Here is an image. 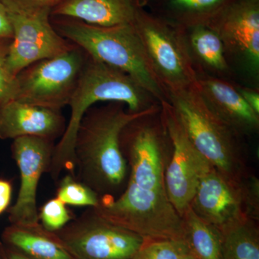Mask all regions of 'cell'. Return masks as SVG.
<instances>
[{
  "instance_id": "cell-22",
  "label": "cell",
  "mask_w": 259,
  "mask_h": 259,
  "mask_svg": "<svg viewBox=\"0 0 259 259\" xmlns=\"http://www.w3.org/2000/svg\"><path fill=\"white\" fill-rule=\"evenodd\" d=\"M56 197L66 205L97 207L100 196L88 186L67 174L58 182Z\"/></svg>"
},
{
  "instance_id": "cell-3",
  "label": "cell",
  "mask_w": 259,
  "mask_h": 259,
  "mask_svg": "<svg viewBox=\"0 0 259 259\" xmlns=\"http://www.w3.org/2000/svg\"><path fill=\"white\" fill-rule=\"evenodd\" d=\"M51 21L61 36L90 57L128 74L160 104L167 102L166 90L148 62L134 24L96 26L65 17H54Z\"/></svg>"
},
{
  "instance_id": "cell-28",
  "label": "cell",
  "mask_w": 259,
  "mask_h": 259,
  "mask_svg": "<svg viewBox=\"0 0 259 259\" xmlns=\"http://www.w3.org/2000/svg\"><path fill=\"white\" fill-rule=\"evenodd\" d=\"M13 194V185L10 180L0 179V214L9 207Z\"/></svg>"
},
{
  "instance_id": "cell-13",
  "label": "cell",
  "mask_w": 259,
  "mask_h": 259,
  "mask_svg": "<svg viewBox=\"0 0 259 259\" xmlns=\"http://www.w3.org/2000/svg\"><path fill=\"white\" fill-rule=\"evenodd\" d=\"M8 15L13 36L8 66L15 76L30 65L59 55L74 45L56 32L51 23V13L8 12Z\"/></svg>"
},
{
  "instance_id": "cell-18",
  "label": "cell",
  "mask_w": 259,
  "mask_h": 259,
  "mask_svg": "<svg viewBox=\"0 0 259 259\" xmlns=\"http://www.w3.org/2000/svg\"><path fill=\"white\" fill-rule=\"evenodd\" d=\"M3 244L32 259H75L55 233L40 223L34 226L10 224L2 234Z\"/></svg>"
},
{
  "instance_id": "cell-31",
  "label": "cell",
  "mask_w": 259,
  "mask_h": 259,
  "mask_svg": "<svg viewBox=\"0 0 259 259\" xmlns=\"http://www.w3.org/2000/svg\"><path fill=\"white\" fill-rule=\"evenodd\" d=\"M5 253H6L7 259H32L28 256L20 253L18 250L10 248L5 245Z\"/></svg>"
},
{
  "instance_id": "cell-15",
  "label": "cell",
  "mask_w": 259,
  "mask_h": 259,
  "mask_svg": "<svg viewBox=\"0 0 259 259\" xmlns=\"http://www.w3.org/2000/svg\"><path fill=\"white\" fill-rule=\"evenodd\" d=\"M66 119L54 110L13 100L0 107V139L36 136L55 141L64 134Z\"/></svg>"
},
{
  "instance_id": "cell-25",
  "label": "cell",
  "mask_w": 259,
  "mask_h": 259,
  "mask_svg": "<svg viewBox=\"0 0 259 259\" xmlns=\"http://www.w3.org/2000/svg\"><path fill=\"white\" fill-rule=\"evenodd\" d=\"M228 0H170L172 9L187 16L196 18H212L223 7L228 4Z\"/></svg>"
},
{
  "instance_id": "cell-6",
  "label": "cell",
  "mask_w": 259,
  "mask_h": 259,
  "mask_svg": "<svg viewBox=\"0 0 259 259\" xmlns=\"http://www.w3.org/2000/svg\"><path fill=\"white\" fill-rule=\"evenodd\" d=\"M133 24L148 62L166 93L198 88V74L183 34L148 14L140 5Z\"/></svg>"
},
{
  "instance_id": "cell-29",
  "label": "cell",
  "mask_w": 259,
  "mask_h": 259,
  "mask_svg": "<svg viewBox=\"0 0 259 259\" xmlns=\"http://www.w3.org/2000/svg\"><path fill=\"white\" fill-rule=\"evenodd\" d=\"M13 29L4 5L0 2V38H13Z\"/></svg>"
},
{
  "instance_id": "cell-10",
  "label": "cell",
  "mask_w": 259,
  "mask_h": 259,
  "mask_svg": "<svg viewBox=\"0 0 259 259\" xmlns=\"http://www.w3.org/2000/svg\"><path fill=\"white\" fill-rule=\"evenodd\" d=\"M161 116L172 146L171 159L165 169V187L182 217L190 208L199 180L212 166L191 143L168 102H161Z\"/></svg>"
},
{
  "instance_id": "cell-16",
  "label": "cell",
  "mask_w": 259,
  "mask_h": 259,
  "mask_svg": "<svg viewBox=\"0 0 259 259\" xmlns=\"http://www.w3.org/2000/svg\"><path fill=\"white\" fill-rule=\"evenodd\" d=\"M199 92L207 107L236 132L258 131L259 115L245 102L237 88L224 80L199 76Z\"/></svg>"
},
{
  "instance_id": "cell-20",
  "label": "cell",
  "mask_w": 259,
  "mask_h": 259,
  "mask_svg": "<svg viewBox=\"0 0 259 259\" xmlns=\"http://www.w3.org/2000/svg\"><path fill=\"white\" fill-rule=\"evenodd\" d=\"M191 56L202 66L218 73L228 69L226 49L219 34L208 24L199 22L191 26L188 40H186Z\"/></svg>"
},
{
  "instance_id": "cell-2",
  "label": "cell",
  "mask_w": 259,
  "mask_h": 259,
  "mask_svg": "<svg viewBox=\"0 0 259 259\" xmlns=\"http://www.w3.org/2000/svg\"><path fill=\"white\" fill-rule=\"evenodd\" d=\"M99 102H121L135 113L160 104L128 74L88 55L68 105L71 107L69 122L54 148L49 174L55 182H59L63 171L76 177L74 147L76 132L84 114Z\"/></svg>"
},
{
  "instance_id": "cell-24",
  "label": "cell",
  "mask_w": 259,
  "mask_h": 259,
  "mask_svg": "<svg viewBox=\"0 0 259 259\" xmlns=\"http://www.w3.org/2000/svg\"><path fill=\"white\" fill-rule=\"evenodd\" d=\"M39 221L48 231L55 233L60 231L74 219L72 214L62 201L58 197L49 199L38 212Z\"/></svg>"
},
{
  "instance_id": "cell-5",
  "label": "cell",
  "mask_w": 259,
  "mask_h": 259,
  "mask_svg": "<svg viewBox=\"0 0 259 259\" xmlns=\"http://www.w3.org/2000/svg\"><path fill=\"white\" fill-rule=\"evenodd\" d=\"M93 208L108 222L146 240L184 241L182 218L166 192L145 190L127 182L118 197L102 196Z\"/></svg>"
},
{
  "instance_id": "cell-14",
  "label": "cell",
  "mask_w": 259,
  "mask_h": 259,
  "mask_svg": "<svg viewBox=\"0 0 259 259\" xmlns=\"http://www.w3.org/2000/svg\"><path fill=\"white\" fill-rule=\"evenodd\" d=\"M219 34L226 51L241 58L250 71L259 69L258 0L228 3L212 18L202 22Z\"/></svg>"
},
{
  "instance_id": "cell-21",
  "label": "cell",
  "mask_w": 259,
  "mask_h": 259,
  "mask_svg": "<svg viewBox=\"0 0 259 259\" xmlns=\"http://www.w3.org/2000/svg\"><path fill=\"white\" fill-rule=\"evenodd\" d=\"M254 221L245 218L221 232L223 259H259L258 232Z\"/></svg>"
},
{
  "instance_id": "cell-33",
  "label": "cell",
  "mask_w": 259,
  "mask_h": 259,
  "mask_svg": "<svg viewBox=\"0 0 259 259\" xmlns=\"http://www.w3.org/2000/svg\"><path fill=\"white\" fill-rule=\"evenodd\" d=\"M182 259H195L194 258L193 256H192V255L190 254V253H187V255H185V256L183 257V258Z\"/></svg>"
},
{
  "instance_id": "cell-1",
  "label": "cell",
  "mask_w": 259,
  "mask_h": 259,
  "mask_svg": "<svg viewBox=\"0 0 259 259\" xmlns=\"http://www.w3.org/2000/svg\"><path fill=\"white\" fill-rule=\"evenodd\" d=\"M161 110V104L131 112L121 102L90 107L80 122L74 153L75 176L100 197H114L127 178V164L120 148V134L131 122Z\"/></svg>"
},
{
  "instance_id": "cell-11",
  "label": "cell",
  "mask_w": 259,
  "mask_h": 259,
  "mask_svg": "<svg viewBox=\"0 0 259 259\" xmlns=\"http://www.w3.org/2000/svg\"><path fill=\"white\" fill-rule=\"evenodd\" d=\"M155 113L126 126L120 134V148L130 165L127 182L145 190L166 192L163 149L166 131L162 119L161 125L150 122Z\"/></svg>"
},
{
  "instance_id": "cell-4",
  "label": "cell",
  "mask_w": 259,
  "mask_h": 259,
  "mask_svg": "<svg viewBox=\"0 0 259 259\" xmlns=\"http://www.w3.org/2000/svg\"><path fill=\"white\" fill-rule=\"evenodd\" d=\"M198 88L168 90L170 104L196 149L220 173L243 180L236 132L207 107Z\"/></svg>"
},
{
  "instance_id": "cell-23",
  "label": "cell",
  "mask_w": 259,
  "mask_h": 259,
  "mask_svg": "<svg viewBox=\"0 0 259 259\" xmlns=\"http://www.w3.org/2000/svg\"><path fill=\"white\" fill-rule=\"evenodd\" d=\"M190 253L185 242L175 240H146L135 259H182Z\"/></svg>"
},
{
  "instance_id": "cell-26",
  "label": "cell",
  "mask_w": 259,
  "mask_h": 259,
  "mask_svg": "<svg viewBox=\"0 0 259 259\" xmlns=\"http://www.w3.org/2000/svg\"><path fill=\"white\" fill-rule=\"evenodd\" d=\"M13 38H0V107L16 98L17 76L12 74L8 66V56Z\"/></svg>"
},
{
  "instance_id": "cell-9",
  "label": "cell",
  "mask_w": 259,
  "mask_h": 259,
  "mask_svg": "<svg viewBox=\"0 0 259 259\" xmlns=\"http://www.w3.org/2000/svg\"><path fill=\"white\" fill-rule=\"evenodd\" d=\"M55 235L75 259H135L146 239L89 207Z\"/></svg>"
},
{
  "instance_id": "cell-7",
  "label": "cell",
  "mask_w": 259,
  "mask_h": 259,
  "mask_svg": "<svg viewBox=\"0 0 259 259\" xmlns=\"http://www.w3.org/2000/svg\"><path fill=\"white\" fill-rule=\"evenodd\" d=\"M88 54L73 45L59 55L34 63L17 76L15 100L54 110L69 105Z\"/></svg>"
},
{
  "instance_id": "cell-19",
  "label": "cell",
  "mask_w": 259,
  "mask_h": 259,
  "mask_svg": "<svg viewBox=\"0 0 259 259\" xmlns=\"http://www.w3.org/2000/svg\"><path fill=\"white\" fill-rule=\"evenodd\" d=\"M184 242L195 259H223L221 232L201 219L192 209L182 214Z\"/></svg>"
},
{
  "instance_id": "cell-32",
  "label": "cell",
  "mask_w": 259,
  "mask_h": 259,
  "mask_svg": "<svg viewBox=\"0 0 259 259\" xmlns=\"http://www.w3.org/2000/svg\"><path fill=\"white\" fill-rule=\"evenodd\" d=\"M0 259H7L4 244L2 241H0Z\"/></svg>"
},
{
  "instance_id": "cell-8",
  "label": "cell",
  "mask_w": 259,
  "mask_h": 259,
  "mask_svg": "<svg viewBox=\"0 0 259 259\" xmlns=\"http://www.w3.org/2000/svg\"><path fill=\"white\" fill-rule=\"evenodd\" d=\"M258 182L231 180L212 166L199 180L190 208L221 232L245 218L258 215Z\"/></svg>"
},
{
  "instance_id": "cell-27",
  "label": "cell",
  "mask_w": 259,
  "mask_h": 259,
  "mask_svg": "<svg viewBox=\"0 0 259 259\" xmlns=\"http://www.w3.org/2000/svg\"><path fill=\"white\" fill-rule=\"evenodd\" d=\"M64 0H0L8 12L23 14L49 13Z\"/></svg>"
},
{
  "instance_id": "cell-17",
  "label": "cell",
  "mask_w": 259,
  "mask_h": 259,
  "mask_svg": "<svg viewBox=\"0 0 259 259\" xmlns=\"http://www.w3.org/2000/svg\"><path fill=\"white\" fill-rule=\"evenodd\" d=\"M137 0H64L51 16L65 17L101 27L134 23Z\"/></svg>"
},
{
  "instance_id": "cell-30",
  "label": "cell",
  "mask_w": 259,
  "mask_h": 259,
  "mask_svg": "<svg viewBox=\"0 0 259 259\" xmlns=\"http://www.w3.org/2000/svg\"><path fill=\"white\" fill-rule=\"evenodd\" d=\"M237 90L244 99L245 102L251 107L252 110L259 115V93L258 90L247 88H237Z\"/></svg>"
},
{
  "instance_id": "cell-12",
  "label": "cell",
  "mask_w": 259,
  "mask_h": 259,
  "mask_svg": "<svg viewBox=\"0 0 259 259\" xmlns=\"http://www.w3.org/2000/svg\"><path fill=\"white\" fill-rule=\"evenodd\" d=\"M55 141L36 136H23L13 140L12 156L20 171V186L15 204L8 209L10 224H38L37 191L44 173L51 171Z\"/></svg>"
}]
</instances>
